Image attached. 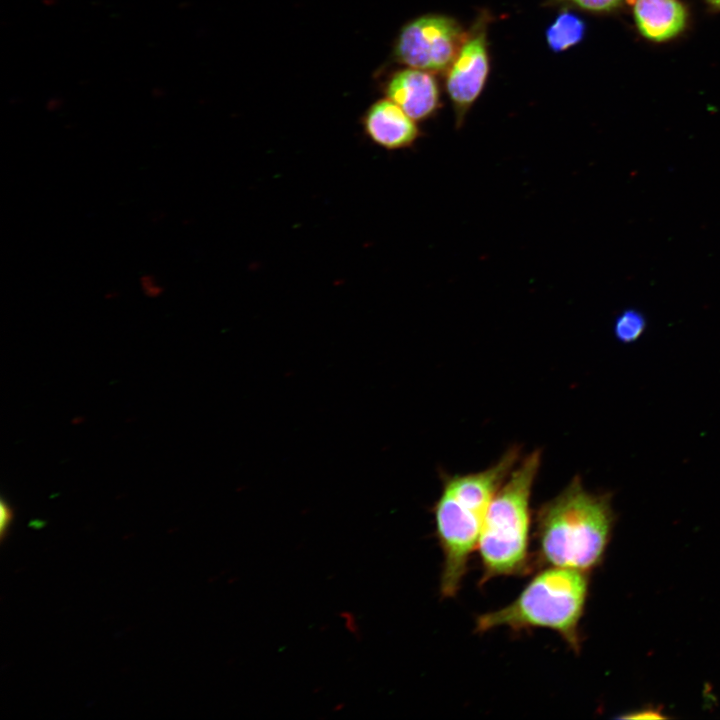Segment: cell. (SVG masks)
<instances>
[{
    "label": "cell",
    "instance_id": "cell-1",
    "mask_svg": "<svg viewBox=\"0 0 720 720\" xmlns=\"http://www.w3.org/2000/svg\"><path fill=\"white\" fill-rule=\"evenodd\" d=\"M614 520L611 496L589 492L573 477L537 510L535 566L591 571L602 562Z\"/></svg>",
    "mask_w": 720,
    "mask_h": 720
},
{
    "label": "cell",
    "instance_id": "cell-2",
    "mask_svg": "<svg viewBox=\"0 0 720 720\" xmlns=\"http://www.w3.org/2000/svg\"><path fill=\"white\" fill-rule=\"evenodd\" d=\"M520 459V449L511 447L482 471L444 479L433 507L436 537L443 553L442 598L458 593L478 546L488 506Z\"/></svg>",
    "mask_w": 720,
    "mask_h": 720
},
{
    "label": "cell",
    "instance_id": "cell-3",
    "mask_svg": "<svg viewBox=\"0 0 720 720\" xmlns=\"http://www.w3.org/2000/svg\"><path fill=\"white\" fill-rule=\"evenodd\" d=\"M540 465L538 449L520 459L488 506L477 546L481 585L495 577L525 576L535 567L530 499Z\"/></svg>",
    "mask_w": 720,
    "mask_h": 720
},
{
    "label": "cell",
    "instance_id": "cell-4",
    "mask_svg": "<svg viewBox=\"0 0 720 720\" xmlns=\"http://www.w3.org/2000/svg\"><path fill=\"white\" fill-rule=\"evenodd\" d=\"M588 573L552 566L541 569L510 604L479 615L475 632L485 633L499 627L515 632L546 628L558 633L578 653L579 625L589 591Z\"/></svg>",
    "mask_w": 720,
    "mask_h": 720
},
{
    "label": "cell",
    "instance_id": "cell-5",
    "mask_svg": "<svg viewBox=\"0 0 720 720\" xmlns=\"http://www.w3.org/2000/svg\"><path fill=\"white\" fill-rule=\"evenodd\" d=\"M464 42L459 24L443 15H424L405 24L394 43L393 57L407 67L444 71Z\"/></svg>",
    "mask_w": 720,
    "mask_h": 720
},
{
    "label": "cell",
    "instance_id": "cell-6",
    "mask_svg": "<svg viewBox=\"0 0 720 720\" xmlns=\"http://www.w3.org/2000/svg\"><path fill=\"white\" fill-rule=\"evenodd\" d=\"M448 69L446 88L459 128L481 94L489 73L487 40L483 28L479 27L464 40Z\"/></svg>",
    "mask_w": 720,
    "mask_h": 720
},
{
    "label": "cell",
    "instance_id": "cell-7",
    "mask_svg": "<svg viewBox=\"0 0 720 720\" xmlns=\"http://www.w3.org/2000/svg\"><path fill=\"white\" fill-rule=\"evenodd\" d=\"M365 136L389 151L412 147L421 135L416 121L388 98L373 102L361 117Z\"/></svg>",
    "mask_w": 720,
    "mask_h": 720
},
{
    "label": "cell",
    "instance_id": "cell-8",
    "mask_svg": "<svg viewBox=\"0 0 720 720\" xmlns=\"http://www.w3.org/2000/svg\"><path fill=\"white\" fill-rule=\"evenodd\" d=\"M384 94L416 122L432 117L440 104L431 72L411 67L392 73L384 84Z\"/></svg>",
    "mask_w": 720,
    "mask_h": 720
},
{
    "label": "cell",
    "instance_id": "cell-9",
    "mask_svg": "<svg viewBox=\"0 0 720 720\" xmlns=\"http://www.w3.org/2000/svg\"><path fill=\"white\" fill-rule=\"evenodd\" d=\"M633 15L639 32L648 40L668 41L687 25V10L679 0H633Z\"/></svg>",
    "mask_w": 720,
    "mask_h": 720
},
{
    "label": "cell",
    "instance_id": "cell-10",
    "mask_svg": "<svg viewBox=\"0 0 720 720\" xmlns=\"http://www.w3.org/2000/svg\"><path fill=\"white\" fill-rule=\"evenodd\" d=\"M585 23L576 14L565 11L560 13L546 30V40L554 52H562L584 37Z\"/></svg>",
    "mask_w": 720,
    "mask_h": 720
},
{
    "label": "cell",
    "instance_id": "cell-11",
    "mask_svg": "<svg viewBox=\"0 0 720 720\" xmlns=\"http://www.w3.org/2000/svg\"><path fill=\"white\" fill-rule=\"evenodd\" d=\"M647 321L643 313L629 308L622 311L614 321V335L618 341L631 344L637 341L645 332Z\"/></svg>",
    "mask_w": 720,
    "mask_h": 720
},
{
    "label": "cell",
    "instance_id": "cell-12",
    "mask_svg": "<svg viewBox=\"0 0 720 720\" xmlns=\"http://www.w3.org/2000/svg\"><path fill=\"white\" fill-rule=\"evenodd\" d=\"M581 9L590 12H608L619 7L624 0H569Z\"/></svg>",
    "mask_w": 720,
    "mask_h": 720
},
{
    "label": "cell",
    "instance_id": "cell-13",
    "mask_svg": "<svg viewBox=\"0 0 720 720\" xmlns=\"http://www.w3.org/2000/svg\"><path fill=\"white\" fill-rule=\"evenodd\" d=\"M157 280L158 279L151 274H145L140 278L141 287L147 295L156 296L161 293L162 287Z\"/></svg>",
    "mask_w": 720,
    "mask_h": 720
},
{
    "label": "cell",
    "instance_id": "cell-14",
    "mask_svg": "<svg viewBox=\"0 0 720 720\" xmlns=\"http://www.w3.org/2000/svg\"><path fill=\"white\" fill-rule=\"evenodd\" d=\"M0 528L2 537L5 534V530L8 528L12 520V510L10 506L4 501L1 502V513H0Z\"/></svg>",
    "mask_w": 720,
    "mask_h": 720
},
{
    "label": "cell",
    "instance_id": "cell-15",
    "mask_svg": "<svg viewBox=\"0 0 720 720\" xmlns=\"http://www.w3.org/2000/svg\"><path fill=\"white\" fill-rule=\"evenodd\" d=\"M707 2H708L711 6L720 9V0H707Z\"/></svg>",
    "mask_w": 720,
    "mask_h": 720
}]
</instances>
